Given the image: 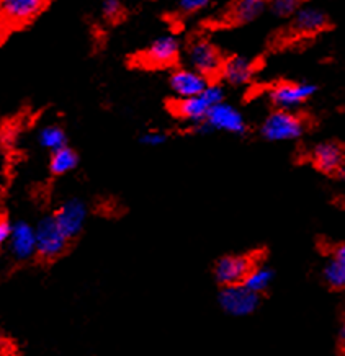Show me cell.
I'll return each instance as SVG.
<instances>
[{
  "label": "cell",
  "instance_id": "1",
  "mask_svg": "<svg viewBox=\"0 0 345 356\" xmlns=\"http://www.w3.org/2000/svg\"><path fill=\"white\" fill-rule=\"evenodd\" d=\"M223 102H225V88L219 83H209V87L202 95L177 100L172 105V110H174L177 118L188 123L192 128V126L204 123L209 111Z\"/></svg>",
  "mask_w": 345,
  "mask_h": 356
},
{
  "label": "cell",
  "instance_id": "2",
  "mask_svg": "<svg viewBox=\"0 0 345 356\" xmlns=\"http://www.w3.org/2000/svg\"><path fill=\"white\" fill-rule=\"evenodd\" d=\"M185 59L190 69L197 70L198 74H202L207 79L219 76L223 64H225V59H223L219 49L207 38H193L190 41L188 46H186Z\"/></svg>",
  "mask_w": 345,
  "mask_h": 356
},
{
  "label": "cell",
  "instance_id": "3",
  "mask_svg": "<svg viewBox=\"0 0 345 356\" xmlns=\"http://www.w3.org/2000/svg\"><path fill=\"white\" fill-rule=\"evenodd\" d=\"M260 133L265 139L272 140V143L293 140L305 133V123L293 111L277 110L264 120L262 126H260Z\"/></svg>",
  "mask_w": 345,
  "mask_h": 356
},
{
  "label": "cell",
  "instance_id": "4",
  "mask_svg": "<svg viewBox=\"0 0 345 356\" xmlns=\"http://www.w3.org/2000/svg\"><path fill=\"white\" fill-rule=\"evenodd\" d=\"M36 245H38V257L46 261L58 259L66 252L69 238L61 231L53 214L41 218L36 222Z\"/></svg>",
  "mask_w": 345,
  "mask_h": 356
},
{
  "label": "cell",
  "instance_id": "5",
  "mask_svg": "<svg viewBox=\"0 0 345 356\" xmlns=\"http://www.w3.org/2000/svg\"><path fill=\"white\" fill-rule=\"evenodd\" d=\"M53 216L61 231L64 232V236L71 241V238H76L82 232L83 226H86L88 208L83 200L69 198L58 206Z\"/></svg>",
  "mask_w": 345,
  "mask_h": 356
},
{
  "label": "cell",
  "instance_id": "6",
  "mask_svg": "<svg viewBox=\"0 0 345 356\" xmlns=\"http://www.w3.org/2000/svg\"><path fill=\"white\" fill-rule=\"evenodd\" d=\"M259 294L249 291L244 284L223 288V291L219 293V306L234 317L250 316L259 307Z\"/></svg>",
  "mask_w": 345,
  "mask_h": 356
},
{
  "label": "cell",
  "instance_id": "7",
  "mask_svg": "<svg viewBox=\"0 0 345 356\" xmlns=\"http://www.w3.org/2000/svg\"><path fill=\"white\" fill-rule=\"evenodd\" d=\"M204 123H207L209 131H223V133L236 136H242L247 133V121L244 115L227 102H223L214 106L209 111Z\"/></svg>",
  "mask_w": 345,
  "mask_h": 356
},
{
  "label": "cell",
  "instance_id": "8",
  "mask_svg": "<svg viewBox=\"0 0 345 356\" xmlns=\"http://www.w3.org/2000/svg\"><path fill=\"white\" fill-rule=\"evenodd\" d=\"M180 56V41L174 35H161L141 53V60L149 67H167Z\"/></svg>",
  "mask_w": 345,
  "mask_h": 356
},
{
  "label": "cell",
  "instance_id": "9",
  "mask_svg": "<svg viewBox=\"0 0 345 356\" xmlns=\"http://www.w3.org/2000/svg\"><path fill=\"white\" fill-rule=\"evenodd\" d=\"M252 261L244 255H226L214 265V278L223 288L242 284L252 270Z\"/></svg>",
  "mask_w": 345,
  "mask_h": 356
},
{
  "label": "cell",
  "instance_id": "10",
  "mask_svg": "<svg viewBox=\"0 0 345 356\" xmlns=\"http://www.w3.org/2000/svg\"><path fill=\"white\" fill-rule=\"evenodd\" d=\"M316 90H318V88H316L314 83L283 82L270 90V100H272V103L278 110L293 111L295 108H298L301 103H305L307 98L314 95Z\"/></svg>",
  "mask_w": 345,
  "mask_h": 356
},
{
  "label": "cell",
  "instance_id": "11",
  "mask_svg": "<svg viewBox=\"0 0 345 356\" xmlns=\"http://www.w3.org/2000/svg\"><path fill=\"white\" fill-rule=\"evenodd\" d=\"M169 87L177 100H185V98L202 95L209 87V79L190 67H179L170 74Z\"/></svg>",
  "mask_w": 345,
  "mask_h": 356
},
{
  "label": "cell",
  "instance_id": "12",
  "mask_svg": "<svg viewBox=\"0 0 345 356\" xmlns=\"http://www.w3.org/2000/svg\"><path fill=\"white\" fill-rule=\"evenodd\" d=\"M10 254L18 261H26L38 255V245H36V229L30 222L15 221L13 231L8 241Z\"/></svg>",
  "mask_w": 345,
  "mask_h": 356
},
{
  "label": "cell",
  "instance_id": "13",
  "mask_svg": "<svg viewBox=\"0 0 345 356\" xmlns=\"http://www.w3.org/2000/svg\"><path fill=\"white\" fill-rule=\"evenodd\" d=\"M46 7H48V3L40 2V0H7L0 6L3 20L10 25H23V23L31 22Z\"/></svg>",
  "mask_w": 345,
  "mask_h": 356
},
{
  "label": "cell",
  "instance_id": "14",
  "mask_svg": "<svg viewBox=\"0 0 345 356\" xmlns=\"http://www.w3.org/2000/svg\"><path fill=\"white\" fill-rule=\"evenodd\" d=\"M254 70L252 60L242 58V56H232V58L225 59L219 77L227 86L241 87L250 82V79L254 77Z\"/></svg>",
  "mask_w": 345,
  "mask_h": 356
},
{
  "label": "cell",
  "instance_id": "15",
  "mask_svg": "<svg viewBox=\"0 0 345 356\" xmlns=\"http://www.w3.org/2000/svg\"><path fill=\"white\" fill-rule=\"evenodd\" d=\"M328 26V15L318 7L301 6L291 22L293 31L298 35H314Z\"/></svg>",
  "mask_w": 345,
  "mask_h": 356
},
{
  "label": "cell",
  "instance_id": "16",
  "mask_svg": "<svg viewBox=\"0 0 345 356\" xmlns=\"http://www.w3.org/2000/svg\"><path fill=\"white\" fill-rule=\"evenodd\" d=\"M312 161L323 172L339 173L340 168L345 165V152L339 144L323 143L312 151Z\"/></svg>",
  "mask_w": 345,
  "mask_h": 356
},
{
  "label": "cell",
  "instance_id": "17",
  "mask_svg": "<svg viewBox=\"0 0 345 356\" xmlns=\"http://www.w3.org/2000/svg\"><path fill=\"white\" fill-rule=\"evenodd\" d=\"M268 6L265 2H260V0H241V2H236L230 6V12H227V17L232 23H250L262 15L265 8Z\"/></svg>",
  "mask_w": 345,
  "mask_h": 356
},
{
  "label": "cell",
  "instance_id": "18",
  "mask_svg": "<svg viewBox=\"0 0 345 356\" xmlns=\"http://www.w3.org/2000/svg\"><path fill=\"white\" fill-rule=\"evenodd\" d=\"M324 280L332 288H345V243L334 250L332 259L324 268Z\"/></svg>",
  "mask_w": 345,
  "mask_h": 356
},
{
  "label": "cell",
  "instance_id": "19",
  "mask_svg": "<svg viewBox=\"0 0 345 356\" xmlns=\"http://www.w3.org/2000/svg\"><path fill=\"white\" fill-rule=\"evenodd\" d=\"M79 165V156L76 151H72L71 147L66 146L59 151L51 152L49 157V172L56 177L67 175L72 170H76Z\"/></svg>",
  "mask_w": 345,
  "mask_h": 356
},
{
  "label": "cell",
  "instance_id": "20",
  "mask_svg": "<svg viewBox=\"0 0 345 356\" xmlns=\"http://www.w3.org/2000/svg\"><path fill=\"white\" fill-rule=\"evenodd\" d=\"M38 143L41 147L46 149V151H59V149L67 146L66 131L61 128L59 124H46L40 129Z\"/></svg>",
  "mask_w": 345,
  "mask_h": 356
},
{
  "label": "cell",
  "instance_id": "21",
  "mask_svg": "<svg viewBox=\"0 0 345 356\" xmlns=\"http://www.w3.org/2000/svg\"><path fill=\"white\" fill-rule=\"evenodd\" d=\"M273 280V271L267 268V266H255L250 270V273L247 275L246 281L242 284L255 294H260L270 286Z\"/></svg>",
  "mask_w": 345,
  "mask_h": 356
},
{
  "label": "cell",
  "instance_id": "22",
  "mask_svg": "<svg viewBox=\"0 0 345 356\" xmlns=\"http://www.w3.org/2000/svg\"><path fill=\"white\" fill-rule=\"evenodd\" d=\"M301 6L295 0H277V2L270 3L268 8L272 10L275 17L280 18H288V17H295V13L298 12V8Z\"/></svg>",
  "mask_w": 345,
  "mask_h": 356
},
{
  "label": "cell",
  "instance_id": "23",
  "mask_svg": "<svg viewBox=\"0 0 345 356\" xmlns=\"http://www.w3.org/2000/svg\"><path fill=\"white\" fill-rule=\"evenodd\" d=\"M167 139H169V136H167L164 131L151 129V131H146L139 140H141L143 146H146V147H161V146H164Z\"/></svg>",
  "mask_w": 345,
  "mask_h": 356
},
{
  "label": "cell",
  "instance_id": "24",
  "mask_svg": "<svg viewBox=\"0 0 345 356\" xmlns=\"http://www.w3.org/2000/svg\"><path fill=\"white\" fill-rule=\"evenodd\" d=\"M211 3L208 0H184V2L177 3V10L184 13V15H195L200 10H204L208 8Z\"/></svg>",
  "mask_w": 345,
  "mask_h": 356
},
{
  "label": "cell",
  "instance_id": "25",
  "mask_svg": "<svg viewBox=\"0 0 345 356\" xmlns=\"http://www.w3.org/2000/svg\"><path fill=\"white\" fill-rule=\"evenodd\" d=\"M102 15H104L106 20L116 22L118 18L123 15V6L118 2V0H109L102 6Z\"/></svg>",
  "mask_w": 345,
  "mask_h": 356
},
{
  "label": "cell",
  "instance_id": "26",
  "mask_svg": "<svg viewBox=\"0 0 345 356\" xmlns=\"http://www.w3.org/2000/svg\"><path fill=\"white\" fill-rule=\"evenodd\" d=\"M12 231H13V222L8 221L7 218H2V221H0V242L7 243L10 241Z\"/></svg>",
  "mask_w": 345,
  "mask_h": 356
},
{
  "label": "cell",
  "instance_id": "27",
  "mask_svg": "<svg viewBox=\"0 0 345 356\" xmlns=\"http://www.w3.org/2000/svg\"><path fill=\"white\" fill-rule=\"evenodd\" d=\"M340 339L345 340V324L342 325V329H340Z\"/></svg>",
  "mask_w": 345,
  "mask_h": 356
},
{
  "label": "cell",
  "instance_id": "28",
  "mask_svg": "<svg viewBox=\"0 0 345 356\" xmlns=\"http://www.w3.org/2000/svg\"><path fill=\"white\" fill-rule=\"evenodd\" d=\"M2 356H8V355H7V353H3V355H2Z\"/></svg>",
  "mask_w": 345,
  "mask_h": 356
}]
</instances>
